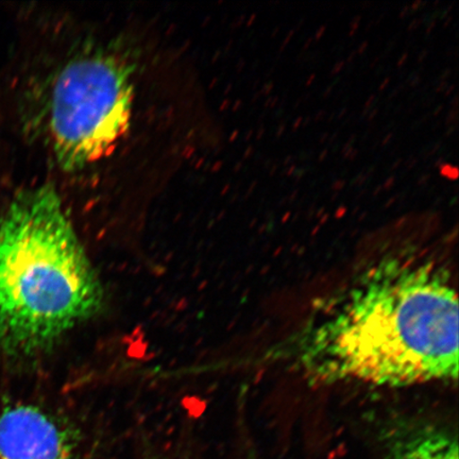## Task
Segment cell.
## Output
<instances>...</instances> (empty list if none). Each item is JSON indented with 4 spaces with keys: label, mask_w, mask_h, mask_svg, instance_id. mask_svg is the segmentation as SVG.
Listing matches in <instances>:
<instances>
[{
    "label": "cell",
    "mask_w": 459,
    "mask_h": 459,
    "mask_svg": "<svg viewBox=\"0 0 459 459\" xmlns=\"http://www.w3.org/2000/svg\"><path fill=\"white\" fill-rule=\"evenodd\" d=\"M406 238L315 304L268 358L312 383L406 387L458 377L459 306L449 269Z\"/></svg>",
    "instance_id": "obj_1"
},
{
    "label": "cell",
    "mask_w": 459,
    "mask_h": 459,
    "mask_svg": "<svg viewBox=\"0 0 459 459\" xmlns=\"http://www.w3.org/2000/svg\"><path fill=\"white\" fill-rule=\"evenodd\" d=\"M105 291L60 195H16L0 221V354L32 358L94 317Z\"/></svg>",
    "instance_id": "obj_2"
},
{
    "label": "cell",
    "mask_w": 459,
    "mask_h": 459,
    "mask_svg": "<svg viewBox=\"0 0 459 459\" xmlns=\"http://www.w3.org/2000/svg\"><path fill=\"white\" fill-rule=\"evenodd\" d=\"M134 67L103 49L82 50L57 67L46 85V141L62 169L80 171L106 157L128 131Z\"/></svg>",
    "instance_id": "obj_3"
},
{
    "label": "cell",
    "mask_w": 459,
    "mask_h": 459,
    "mask_svg": "<svg viewBox=\"0 0 459 459\" xmlns=\"http://www.w3.org/2000/svg\"><path fill=\"white\" fill-rule=\"evenodd\" d=\"M74 446L70 429L37 406L0 412V459H76Z\"/></svg>",
    "instance_id": "obj_4"
},
{
    "label": "cell",
    "mask_w": 459,
    "mask_h": 459,
    "mask_svg": "<svg viewBox=\"0 0 459 459\" xmlns=\"http://www.w3.org/2000/svg\"><path fill=\"white\" fill-rule=\"evenodd\" d=\"M392 439L394 459H458L455 436L429 423L397 424Z\"/></svg>",
    "instance_id": "obj_5"
},
{
    "label": "cell",
    "mask_w": 459,
    "mask_h": 459,
    "mask_svg": "<svg viewBox=\"0 0 459 459\" xmlns=\"http://www.w3.org/2000/svg\"><path fill=\"white\" fill-rule=\"evenodd\" d=\"M440 175L446 178L449 180H457L458 179V169L456 166H453L450 164H443L439 168Z\"/></svg>",
    "instance_id": "obj_6"
},
{
    "label": "cell",
    "mask_w": 459,
    "mask_h": 459,
    "mask_svg": "<svg viewBox=\"0 0 459 459\" xmlns=\"http://www.w3.org/2000/svg\"><path fill=\"white\" fill-rule=\"evenodd\" d=\"M361 16H355L354 19L351 22V24H350V31H349V37H353L354 33L358 31V29L360 25Z\"/></svg>",
    "instance_id": "obj_7"
},
{
    "label": "cell",
    "mask_w": 459,
    "mask_h": 459,
    "mask_svg": "<svg viewBox=\"0 0 459 459\" xmlns=\"http://www.w3.org/2000/svg\"><path fill=\"white\" fill-rule=\"evenodd\" d=\"M344 65H346V62H344V61L337 62L336 65H334V67L332 68V71L330 73L331 77L337 76V74L342 71Z\"/></svg>",
    "instance_id": "obj_8"
},
{
    "label": "cell",
    "mask_w": 459,
    "mask_h": 459,
    "mask_svg": "<svg viewBox=\"0 0 459 459\" xmlns=\"http://www.w3.org/2000/svg\"><path fill=\"white\" fill-rule=\"evenodd\" d=\"M294 34H295V30H290L289 33H287V36L282 43V45H281V48H280V53H283L284 49L287 48V45L290 44V42L291 41V39L292 37H294Z\"/></svg>",
    "instance_id": "obj_9"
},
{
    "label": "cell",
    "mask_w": 459,
    "mask_h": 459,
    "mask_svg": "<svg viewBox=\"0 0 459 459\" xmlns=\"http://www.w3.org/2000/svg\"><path fill=\"white\" fill-rule=\"evenodd\" d=\"M274 88V82H268L263 86V90L261 91L262 95L264 96H269V94H272V91Z\"/></svg>",
    "instance_id": "obj_10"
},
{
    "label": "cell",
    "mask_w": 459,
    "mask_h": 459,
    "mask_svg": "<svg viewBox=\"0 0 459 459\" xmlns=\"http://www.w3.org/2000/svg\"><path fill=\"white\" fill-rule=\"evenodd\" d=\"M427 4V3H423L422 0H416V2L412 3L410 7V13L414 14L418 10H420L422 5Z\"/></svg>",
    "instance_id": "obj_11"
},
{
    "label": "cell",
    "mask_w": 459,
    "mask_h": 459,
    "mask_svg": "<svg viewBox=\"0 0 459 459\" xmlns=\"http://www.w3.org/2000/svg\"><path fill=\"white\" fill-rule=\"evenodd\" d=\"M325 31H326V26L325 25L320 26L318 28V30L315 32V36L313 37V39H315L316 42L320 41V39L324 38Z\"/></svg>",
    "instance_id": "obj_12"
},
{
    "label": "cell",
    "mask_w": 459,
    "mask_h": 459,
    "mask_svg": "<svg viewBox=\"0 0 459 459\" xmlns=\"http://www.w3.org/2000/svg\"><path fill=\"white\" fill-rule=\"evenodd\" d=\"M307 168L297 169L292 177H294L296 180L300 181L302 178L307 174Z\"/></svg>",
    "instance_id": "obj_13"
},
{
    "label": "cell",
    "mask_w": 459,
    "mask_h": 459,
    "mask_svg": "<svg viewBox=\"0 0 459 459\" xmlns=\"http://www.w3.org/2000/svg\"><path fill=\"white\" fill-rule=\"evenodd\" d=\"M346 186V180L341 179L336 180L334 183H333L332 189L333 191L338 193L342 191V189Z\"/></svg>",
    "instance_id": "obj_14"
},
{
    "label": "cell",
    "mask_w": 459,
    "mask_h": 459,
    "mask_svg": "<svg viewBox=\"0 0 459 459\" xmlns=\"http://www.w3.org/2000/svg\"><path fill=\"white\" fill-rule=\"evenodd\" d=\"M394 177H389L388 179L385 182H384V185L382 186L383 189H385V191H390V189H392L393 186H394Z\"/></svg>",
    "instance_id": "obj_15"
},
{
    "label": "cell",
    "mask_w": 459,
    "mask_h": 459,
    "mask_svg": "<svg viewBox=\"0 0 459 459\" xmlns=\"http://www.w3.org/2000/svg\"><path fill=\"white\" fill-rule=\"evenodd\" d=\"M422 22L420 19L412 20L411 22V24L409 25V28H407V30H409L410 32L415 31L416 29L419 28V26H420Z\"/></svg>",
    "instance_id": "obj_16"
},
{
    "label": "cell",
    "mask_w": 459,
    "mask_h": 459,
    "mask_svg": "<svg viewBox=\"0 0 459 459\" xmlns=\"http://www.w3.org/2000/svg\"><path fill=\"white\" fill-rule=\"evenodd\" d=\"M359 156V152L357 151V149H352L351 152H350L347 156H344L343 158H346L348 159L349 160H351V162H353V160H357Z\"/></svg>",
    "instance_id": "obj_17"
},
{
    "label": "cell",
    "mask_w": 459,
    "mask_h": 459,
    "mask_svg": "<svg viewBox=\"0 0 459 459\" xmlns=\"http://www.w3.org/2000/svg\"><path fill=\"white\" fill-rule=\"evenodd\" d=\"M377 100V96L375 94L371 95L368 99V100L365 103V110H371L373 102Z\"/></svg>",
    "instance_id": "obj_18"
},
{
    "label": "cell",
    "mask_w": 459,
    "mask_h": 459,
    "mask_svg": "<svg viewBox=\"0 0 459 459\" xmlns=\"http://www.w3.org/2000/svg\"><path fill=\"white\" fill-rule=\"evenodd\" d=\"M409 59V53H403V55L401 56L397 66L400 68L405 65V62Z\"/></svg>",
    "instance_id": "obj_19"
},
{
    "label": "cell",
    "mask_w": 459,
    "mask_h": 459,
    "mask_svg": "<svg viewBox=\"0 0 459 459\" xmlns=\"http://www.w3.org/2000/svg\"><path fill=\"white\" fill-rule=\"evenodd\" d=\"M368 41H364L363 43L360 44L359 49L357 50V54L358 55H363L366 51L367 48H368Z\"/></svg>",
    "instance_id": "obj_20"
},
{
    "label": "cell",
    "mask_w": 459,
    "mask_h": 459,
    "mask_svg": "<svg viewBox=\"0 0 459 459\" xmlns=\"http://www.w3.org/2000/svg\"><path fill=\"white\" fill-rule=\"evenodd\" d=\"M296 169H297V166H296V164L292 163V164L290 165V168H289V169H285L284 174H285L287 177H292V175H294V172H295V170H296Z\"/></svg>",
    "instance_id": "obj_21"
},
{
    "label": "cell",
    "mask_w": 459,
    "mask_h": 459,
    "mask_svg": "<svg viewBox=\"0 0 459 459\" xmlns=\"http://www.w3.org/2000/svg\"><path fill=\"white\" fill-rule=\"evenodd\" d=\"M430 176L429 175H423L420 179L418 180L417 185L419 186H422L426 185V183L429 181Z\"/></svg>",
    "instance_id": "obj_22"
},
{
    "label": "cell",
    "mask_w": 459,
    "mask_h": 459,
    "mask_svg": "<svg viewBox=\"0 0 459 459\" xmlns=\"http://www.w3.org/2000/svg\"><path fill=\"white\" fill-rule=\"evenodd\" d=\"M302 123H303V118L302 117H298L295 120L294 125H292V130L297 131L298 129H299L301 127V126H302Z\"/></svg>",
    "instance_id": "obj_23"
},
{
    "label": "cell",
    "mask_w": 459,
    "mask_h": 459,
    "mask_svg": "<svg viewBox=\"0 0 459 459\" xmlns=\"http://www.w3.org/2000/svg\"><path fill=\"white\" fill-rule=\"evenodd\" d=\"M410 7L409 5H406L403 9L401 10V13L399 14L400 19H404L407 15H410Z\"/></svg>",
    "instance_id": "obj_24"
},
{
    "label": "cell",
    "mask_w": 459,
    "mask_h": 459,
    "mask_svg": "<svg viewBox=\"0 0 459 459\" xmlns=\"http://www.w3.org/2000/svg\"><path fill=\"white\" fill-rule=\"evenodd\" d=\"M436 24H437V21H434L432 22H429V24L427 25L426 33L428 34V36H429V34L432 33V31L434 30V29L436 27Z\"/></svg>",
    "instance_id": "obj_25"
},
{
    "label": "cell",
    "mask_w": 459,
    "mask_h": 459,
    "mask_svg": "<svg viewBox=\"0 0 459 459\" xmlns=\"http://www.w3.org/2000/svg\"><path fill=\"white\" fill-rule=\"evenodd\" d=\"M389 83H390V78L386 77L385 79L383 80V82L380 85V88H378V90H380V91L385 90L387 88V86L389 85Z\"/></svg>",
    "instance_id": "obj_26"
},
{
    "label": "cell",
    "mask_w": 459,
    "mask_h": 459,
    "mask_svg": "<svg viewBox=\"0 0 459 459\" xmlns=\"http://www.w3.org/2000/svg\"><path fill=\"white\" fill-rule=\"evenodd\" d=\"M325 115V111L321 110L317 114L315 115V122H319V120H323Z\"/></svg>",
    "instance_id": "obj_27"
},
{
    "label": "cell",
    "mask_w": 459,
    "mask_h": 459,
    "mask_svg": "<svg viewBox=\"0 0 459 459\" xmlns=\"http://www.w3.org/2000/svg\"><path fill=\"white\" fill-rule=\"evenodd\" d=\"M285 128H286V125L285 124H281L279 126L278 131H277V137H278V139H279V137L283 135Z\"/></svg>",
    "instance_id": "obj_28"
},
{
    "label": "cell",
    "mask_w": 459,
    "mask_h": 459,
    "mask_svg": "<svg viewBox=\"0 0 459 459\" xmlns=\"http://www.w3.org/2000/svg\"><path fill=\"white\" fill-rule=\"evenodd\" d=\"M377 108H371V111L368 113V120L369 122H371V120L375 119V117H377Z\"/></svg>",
    "instance_id": "obj_29"
},
{
    "label": "cell",
    "mask_w": 459,
    "mask_h": 459,
    "mask_svg": "<svg viewBox=\"0 0 459 459\" xmlns=\"http://www.w3.org/2000/svg\"><path fill=\"white\" fill-rule=\"evenodd\" d=\"M446 88H447V82H443L439 84L438 88L436 89V91H437V93H441V91H444Z\"/></svg>",
    "instance_id": "obj_30"
},
{
    "label": "cell",
    "mask_w": 459,
    "mask_h": 459,
    "mask_svg": "<svg viewBox=\"0 0 459 459\" xmlns=\"http://www.w3.org/2000/svg\"><path fill=\"white\" fill-rule=\"evenodd\" d=\"M328 149H325V151H324L323 152L320 153V156H319V162H324V160L326 159V157H328Z\"/></svg>",
    "instance_id": "obj_31"
},
{
    "label": "cell",
    "mask_w": 459,
    "mask_h": 459,
    "mask_svg": "<svg viewBox=\"0 0 459 459\" xmlns=\"http://www.w3.org/2000/svg\"><path fill=\"white\" fill-rule=\"evenodd\" d=\"M332 91H333V86L330 84L328 86V88H326V90L324 91V99H328V97L331 95L332 93Z\"/></svg>",
    "instance_id": "obj_32"
},
{
    "label": "cell",
    "mask_w": 459,
    "mask_h": 459,
    "mask_svg": "<svg viewBox=\"0 0 459 459\" xmlns=\"http://www.w3.org/2000/svg\"><path fill=\"white\" fill-rule=\"evenodd\" d=\"M315 79H316L315 74H311V76L308 77V79L306 82L307 88H308V86H311L313 84V82H315Z\"/></svg>",
    "instance_id": "obj_33"
},
{
    "label": "cell",
    "mask_w": 459,
    "mask_h": 459,
    "mask_svg": "<svg viewBox=\"0 0 459 459\" xmlns=\"http://www.w3.org/2000/svg\"><path fill=\"white\" fill-rule=\"evenodd\" d=\"M392 139H393V134H387V135L385 136V139H384V140L382 141V146H386V145H388V143H389L390 141H392Z\"/></svg>",
    "instance_id": "obj_34"
},
{
    "label": "cell",
    "mask_w": 459,
    "mask_h": 459,
    "mask_svg": "<svg viewBox=\"0 0 459 459\" xmlns=\"http://www.w3.org/2000/svg\"><path fill=\"white\" fill-rule=\"evenodd\" d=\"M428 54H429L428 50H422V53L420 54V56H418V62H422L424 59H426Z\"/></svg>",
    "instance_id": "obj_35"
},
{
    "label": "cell",
    "mask_w": 459,
    "mask_h": 459,
    "mask_svg": "<svg viewBox=\"0 0 459 459\" xmlns=\"http://www.w3.org/2000/svg\"><path fill=\"white\" fill-rule=\"evenodd\" d=\"M279 102V96H273L271 105H269V108H273L275 106H277V103Z\"/></svg>",
    "instance_id": "obj_36"
},
{
    "label": "cell",
    "mask_w": 459,
    "mask_h": 459,
    "mask_svg": "<svg viewBox=\"0 0 459 459\" xmlns=\"http://www.w3.org/2000/svg\"><path fill=\"white\" fill-rule=\"evenodd\" d=\"M264 134H265V127H261L257 132L256 139L261 140Z\"/></svg>",
    "instance_id": "obj_37"
},
{
    "label": "cell",
    "mask_w": 459,
    "mask_h": 459,
    "mask_svg": "<svg viewBox=\"0 0 459 459\" xmlns=\"http://www.w3.org/2000/svg\"><path fill=\"white\" fill-rule=\"evenodd\" d=\"M450 74H451V70H450V68H447V70H446L445 73L443 74H441V78L440 79L443 80V82H445V79L449 77Z\"/></svg>",
    "instance_id": "obj_38"
},
{
    "label": "cell",
    "mask_w": 459,
    "mask_h": 459,
    "mask_svg": "<svg viewBox=\"0 0 459 459\" xmlns=\"http://www.w3.org/2000/svg\"><path fill=\"white\" fill-rule=\"evenodd\" d=\"M457 126H451L449 130L446 131V136H450V134H455V131H456Z\"/></svg>",
    "instance_id": "obj_39"
},
{
    "label": "cell",
    "mask_w": 459,
    "mask_h": 459,
    "mask_svg": "<svg viewBox=\"0 0 459 459\" xmlns=\"http://www.w3.org/2000/svg\"><path fill=\"white\" fill-rule=\"evenodd\" d=\"M382 192H383V186H378L375 189V192H373V196H378V195H380Z\"/></svg>",
    "instance_id": "obj_40"
},
{
    "label": "cell",
    "mask_w": 459,
    "mask_h": 459,
    "mask_svg": "<svg viewBox=\"0 0 459 459\" xmlns=\"http://www.w3.org/2000/svg\"><path fill=\"white\" fill-rule=\"evenodd\" d=\"M443 108H444L443 105H439L437 108H436L433 112L434 117H437V115L441 112V110H443Z\"/></svg>",
    "instance_id": "obj_41"
},
{
    "label": "cell",
    "mask_w": 459,
    "mask_h": 459,
    "mask_svg": "<svg viewBox=\"0 0 459 459\" xmlns=\"http://www.w3.org/2000/svg\"><path fill=\"white\" fill-rule=\"evenodd\" d=\"M298 194H299V189H295V191L290 194V201H294Z\"/></svg>",
    "instance_id": "obj_42"
},
{
    "label": "cell",
    "mask_w": 459,
    "mask_h": 459,
    "mask_svg": "<svg viewBox=\"0 0 459 459\" xmlns=\"http://www.w3.org/2000/svg\"><path fill=\"white\" fill-rule=\"evenodd\" d=\"M357 50H354L351 55L348 56L347 62L351 63L354 60V57L357 56Z\"/></svg>",
    "instance_id": "obj_43"
},
{
    "label": "cell",
    "mask_w": 459,
    "mask_h": 459,
    "mask_svg": "<svg viewBox=\"0 0 459 459\" xmlns=\"http://www.w3.org/2000/svg\"><path fill=\"white\" fill-rule=\"evenodd\" d=\"M312 42H313V38L308 39L307 42H306V44H304L303 50L308 49V48H309V46H311Z\"/></svg>",
    "instance_id": "obj_44"
},
{
    "label": "cell",
    "mask_w": 459,
    "mask_h": 459,
    "mask_svg": "<svg viewBox=\"0 0 459 459\" xmlns=\"http://www.w3.org/2000/svg\"><path fill=\"white\" fill-rule=\"evenodd\" d=\"M277 169H278V165L273 164V166L271 168V172H269V175L273 176L275 174V171H277Z\"/></svg>",
    "instance_id": "obj_45"
},
{
    "label": "cell",
    "mask_w": 459,
    "mask_h": 459,
    "mask_svg": "<svg viewBox=\"0 0 459 459\" xmlns=\"http://www.w3.org/2000/svg\"><path fill=\"white\" fill-rule=\"evenodd\" d=\"M443 164H445L444 163V159L440 158L437 160H436L435 168H440V166L443 165Z\"/></svg>",
    "instance_id": "obj_46"
},
{
    "label": "cell",
    "mask_w": 459,
    "mask_h": 459,
    "mask_svg": "<svg viewBox=\"0 0 459 459\" xmlns=\"http://www.w3.org/2000/svg\"><path fill=\"white\" fill-rule=\"evenodd\" d=\"M291 165L292 164V157L291 156H287L284 160V165L287 166V165Z\"/></svg>",
    "instance_id": "obj_47"
},
{
    "label": "cell",
    "mask_w": 459,
    "mask_h": 459,
    "mask_svg": "<svg viewBox=\"0 0 459 459\" xmlns=\"http://www.w3.org/2000/svg\"><path fill=\"white\" fill-rule=\"evenodd\" d=\"M411 165L407 166V169H409L415 168V165L418 163V160L414 159V160H411Z\"/></svg>",
    "instance_id": "obj_48"
},
{
    "label": "cell",
    "mask_w": 459,
    "mask_h": 459,
    "mask_svg": "<svg viewBox=\"0 0 459 459\" xmlns=\"http://www.w3.org/2000/svg\"><path fill=\"white\" fill-rule=\"evenodd\" d=\"M402 160H395V163L392 166V170H395L399 168V165L401 164Z\"/></svg>",
    "instance_id": "obj_49"
},
{
    "label": "cell",
    "mask_w": 459,
    "mask_h": 459,
    "mask_svg": "<svg viewBox=\"0 0 459 459\" xmlns=\"http://www.w3.org/2000/svg\"><path fill=\"white\" fill-rule=\"evenodd\" d=\"M284 114V108H279L277 113H275V117L279 118L280 117H282Z\"/></svg>",
    "instance_id": "obj_50"
},
{
    "label": "cell",
    "mask_w": 459,
    "mask_h": 459,
    "mask_svg": "<svg viewBox=\"0 0 459 459\" xmlns=\"http://www.w3.org/2000/svg\"><path fill=\"white\" fill-rule=\"evenodd\" d=\"M347 113V108H343L342 110L338 114V119H342L344 117V114Z\"/></svg>",
    "instance_id": "obj_51"
},
{
    "label": "cell",
    "mask_w": 459,
    "mask_h": 459,
    "mask_svg": "<svg viewBox=\"0 0 459 459\" xmlns=\"http://www.w3.org/2000/svg\"><path fill=\"white\" fill-rule=\"evenodd\" d=\"M420 80H421V79H420V77H415V78H414V82H412L411 83V86H416V85H418L419 83H420Z\"/></svg>",
    "instance_id": "obj_52"
},
{
    "label": "cell",
    "mask_w": 459,
    "mask_h": 459,
    "mask_svg": "<svg viewBox=\"0 0 459 459\" xmlns=\"http://www.w3.org/2000/svg\"><path fill=\"white\" fill-rule=\"evenodd\" d=\"M458 197L455 196L450 200V206L455 205L457 204Z\"/></svg>",
    "instance_id": "obj_53"
},
{
    "label": "cell",
    "mask_w": 459,
    "mask_h": 459,
    "mask_svg": "<svg viewBox=\"0 0 459 459\" xmlns=\"http://www.w3.org/2000/svg\"><path fill=\"white\" fill-rule=\"evenodd\" d=\"M453 91H455V85L450 86V88L446 90V96H449Z\"/></svg>",
    "instance_id": "obj_54"
},
{
    "label": "cell",
    "mask_w": 459,
    "mask_h": 459,
    "mask_svg": "<svg viewBox=\"0 0 459 459\" xmlns=\"http://www.w3.org/2000/svg\"><path fill=\"white\" fill-rule=\"evenodd\" d=\"M328 136H329V134H324L323 135H321L320 143L325 142V140L328 139Z\"/></svg>",
    "instance_id": "obj_55"
},
{
    "label": "cell",
    "mask_w": 459,
    "mask_h": 459,
    "mask_svg": "<svg viewBox=\"0 0 459 459\" xmlns=\"http://www.w3.org/2000/svg\"><path fill=\"white\" fill-rule=\"evenodd\" d=\"M272 99H273V96H269L268 100H266L265 105H264V107H265L266 108H269V105H271V102H272Z\"/></svg>",
    "instance_id": "obj_56"
},
{
    "label": "cell",
    "mask_w": 459,
    "mask_h": 459,
    "mask_svg": "<svg viewBox=\"0 0 459 459\" xmlns=\"http://www.w3.org/2000/svg\"><path fill=\"white\" fill-rule=\"evenodd\" d=\"M280 31V27H275L274 30L273 31L272 33V38H274L275 36H277V34L279 33Z\"/></svg>",
    "instance_id": "obj_57"
},
{
    "label": "cell",
    "mask_w": 459,
    "mask_h": 459,
    "mask_svg": "<svg viewBox=\"0 0 459 459\" xmlns=\"http://www.w3.org/2000/svg\"><path fill=\"white\" fill-rule=\"evenodd\" d=\"M452 20H453L452 16H447V21L445 22V27L449 26V24L452 22Z\"/></svg>",
    "instance_id": "obj_58"
},
{
    "label": "cell",
    "mask_w": 459,
    "mask_h": 459,
    "mask_svg": "<svg viewBox=\"0 0 459 459\" xmlns=\"http://www.w3.org/2000/svg\"><path fill=\"white\" fill-rule=\"evenodd\" d=\"M344 211H346V209H344L343 206H341V208L337 211V216H340V214L342 215Z\"/></svg>",
    "instance_id": "obj_59"
},
{
    "label": "cell",
    "mask_w": 459,
    "mask_h": 459,
    "mask_svg": "<svg viewBox=\"0 0 459 459\" xmlns=\"http://www.w3.org/2000/svg\"><path fill=\"white\" fill-rule=\"evenodd\" d=\"M336 137H337V132H336V134H333V135L331 136L330 143H333V142H334V141L336 140Z\"/></svg>",
    "instance_id": "obj_60"
},
{
    "label": "cell",
    "mask_w": 459,
    "mask_h": 459,
    "mask_svg": "<svg viewBox=\"0 0 459 459\" xmlns=\"http://www.w3.org/2000/svg\"><path fill=\"white\" fill-rule=\"evenodd\" d=\"M309 119L311 118H307L306 122L302 123L303 126H307L309 124Z\"/></svg>",
    "instance_id": "obj_61"
},
{
    "label": "cell",
    "mask_w": 459,
    "mask_h": 459,
    "mask_svg": "<svg viewBox=\"0 0 459 459\" xmlns=\"http://www.w3.org/2000/svg\"><path fill=\"white\" fill-rule=\"evenodd\" d=\"M394 198L390 199V200L388 201V203H387V205H386V206H389L390 204H392L394 203Z\"/></svg>",
    "instance_id": "obj_62"
},
{
    "label": "cell",
    "mask_w": 459,
    "mask_h": 459,
    "mask_svg": "<svg viewBox=\"0 0 459 459\" xmlns=\"http://www.w3.org/2000/svg\"><path fill=\"white\" fill-rule=\"evenodd\" d=\"M335 117V113L331 115L330 118H329V122H332L333 118H334Z\"/></svg>",
    "instance_id": "obj_63"
}]
</instances>
